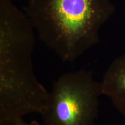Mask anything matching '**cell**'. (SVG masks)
<instances>
[{
    "mask_svg": "<svg viewBox=\"0 0 125 125\" xmlns=\"http://www.w3.org/2000/svg\"><path fill=\"white\" fill-rule=\"evenodd\" d=\"M101 82L81 69L59 76L41 113L45 125H93L98 117Z\"/></svg>",
    "mask_w": 125,
    "mask_h": 125,
    "instance_id": "3957f363",
    "label": "cell"
},
{
    "mask_svg": "<svg viewBox=\"0 0 125 125\" xmlns=\"http://www.w3.org/2000/svg\"><path fill=\"white\" fill-rule=\"evenodd\" d=\"M23 10L38 38L63 62H73L99 42L115 8L110 0H29Z\"/></svg>",
    "mask_w": 125,
    "mask_h": 125,
    "instance_id": "7a4b0ae2",
    "label": "cell"
},
{
    "mask_svg": "<svg viewBox=\"0 0 125 125\" xmlns=\"http://www.w3.org/2000/svg\"><path fill=\"white\" fill-rule=\"evenodd\" d=\"M32 23L12 0H0V125H15L28 114H41L49 92L32 65Z\"/></svg>",
    "mask_w": 125,
    "mask_h": 125,
    "instance_id": "6da1fadb",
    "label": "cell"
},
{
    "mask_svg": "<svg viewBox=\"0 0 125 125\" xmlns=\"http://www.w3.org/2000/svg\"><path fill=\"white\" fill-rule=\"evenodd\" d=\"M103 94L125 116V54L114 60L106 70L101 81Z\"/></svg>",
    "mask_w": 125,
    "mask_h": 125,
    "instance_id": "277c9868",
    "label": "cell"
},
{
    "mask_svg": "<svg viewBox=\"0 0 125 125\" xmlns=\"http://www.w3.org/2000/svg\"><path fill=\"white\" fill-rule=\"evenodd\" d=\"M15 125H40L39 124V123L36 121H32L30 123H27L26 122H24L23 119L20 120L18 122V123H16Z\"/></svg>",
    "mask_w": 125,
    "mask_h": 125,
    "instance_id": "5b68a950",
    "label": "cell"
}]
</instances>
